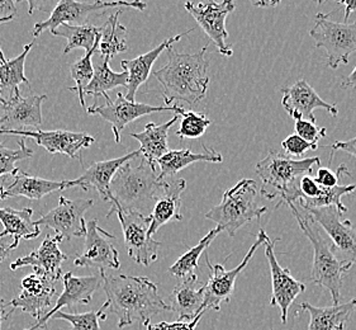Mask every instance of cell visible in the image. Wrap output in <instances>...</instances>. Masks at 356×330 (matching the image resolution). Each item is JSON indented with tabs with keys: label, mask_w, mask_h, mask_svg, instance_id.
I'll list each match as a JSON object with an SVG mask.
<instances>
[{
	"label": "cell",
	"mask_w": 356,
	"mask_h": 330,
	"mask_svg": "<svg viewBox=\"0 0 356 330\" xmlns=\"http://www.w3.org/2000/svg\"><path fill=\"white\" fill-rule=\"evenodd\" d=\"M102 285V277L99 276H86L75 277L74 273L67 272L64 276V291L58 296L56 305L49 310V313L26 330L44 329L51 317L63 308H72L74 305H86L92 302L93 294L97 288Z\"/></svg>",
	"instance_id": "obj_21"
},
{
	"label": "cell",
	"mask_w": 356,
	"mask_h": 330,
	"mask_svg": "<svg viewBox=\"0 0 356 330\" xmlns=\"http://www.w3.org/2000/svg\"><path fill=\"white\" fill-rule=\"evenodd\" d=\"M341 86L342 88H346V89H348V88L356 89V66L355 69L350 72L348 77H345V78L342 79Z\"/></svg>",
	"instance_id": "obj_49"
},
{
	"label": "cell",
	"mask_w": 356,
	"mask_h": 330,
	"mask_svg": "<svg viewBox=\"0 0 356 330\" xmlns=\"http://www.w3.org/2000/svg\"><path fill=\"white\" fill-rule=\"evenodd\" d=\"M47 95L21 94L3 106L4 115L0 117V135L8 131H24L26 127H38L42 125V103Z\"/></svg>",
	"instance_id": "obj_22"
},
{
	"label": "cell",
	"mask_w": 356,
	"mask_h": 330,
	"mask_svg": "<svg viewBox=\"0 0 356 330\" xmlns=\"http://www.w3.org/2000/svg\"><path fill=\"white\" fill-rule=\"evenodd\" d=\"M31 42L23 47L21 55L17 58L7 60L4 64H0V104L6 106L8 102L19 95V86L29 84V80L24 75L26 58L31 49L33 47Z\"/></svg>",
	"instance_id": "obj_32"
},
{
	"label": "cell",
	"mask_w": 356,
	"mask_h": 330,
	"mask_svg": "<svg viewBox=\"0 0 356 330\" xmlns=\"http://www.w3.org/2000/svg\"><path fill=\"white\" fill-rule=\"evenodd\" d=\"M266 237H268V234L265 233V230H259L257 242L251 245V248L246 253L243 262L236 268L229 269V271H227L222 265H212L206 254V263L208 268L211 269V274H209L208 282L204 285V302L202 306L203 314H206L208 310L220 311L222 304H228L231 301L234 292H235L236 280H237L238 274H241L245 271V268L248 267L250 260L257 253L259 246L264 245Z\"/></svg>",
	"instance_id": "obj_9"
},
{
	"label": "cell",
	"mask_w": 356,
	"mask_h": 330,
	"mask_svg": "<svg viewBox=\"0 0 356 330\" xmlns=\"http://www.w3.org/2000/svg\"><path fill=\"white\" fill-rule=\"evenodd\" d=\"M332 13H318L309 35L314 38L316 47L326 50L327 65L335 70L340 65L348 64L350 55L356 52V21L337 23L330 19Z\"/></svg>",
	"instance_id": "obj_7"
},
{
	"label": "cell",
	"mask_w": 356,
	"mask_h": 330,
	"mask_svg": "<svg viewBox=\"0 0 356 330\" xmlns=\"http://www.w3.org/2000/svg\"><path fill=\"white\" fill-rule=\"evenodd\" d=\"M314 223L327 233L337 258L348 268L356 265V229L349 220H342L335 207L305 210Z\"/></svg>",
	"instance_id": "obj_11"
},
{
	"label": "cell",
	"mask_w": 356,
	"mask_h": 330,
	"mask_svg": "<svg viewBox=\"0 0 356 330\" xmlns=\"http://www.w3.org/2000/svg\"><path fill=\"white\" fill-rule=\"evenodd\" d=\"M57 319L72 324V330H100L98 311H89L83 314H69L60 310L51 317V320H57Z\"/></svg>",
	"instance_id": "obj_41"
},
{
	"label": "cell",
	"mask_w": 356,
	"mask_h": 330,
	"mask_svg": "<svg viewBox=\"0 0 356 330\" xmlns=\"http://www.w3.org/2000/svg\"><path fill=\"white\" fill-rule=\"evenodd\" d=\"M265 256L270 267L271 274V300L270 306H278L280 309L282 323L288 322V313L294 300L306 291V285L296 280L288 268L280 266L275 257L274 243L268 237L264 242Z\"/></svg>",
	"instance_id": "obj_16"
},
{
	"label": "cell",
	"mask_w": 356,
	"mask_h": 330,
	"mask_svg": "<svg viewBox=\"0 0 356 330\" xmlns=\"http://www.w3.org/2000/svg\"><path fill=\"white\" fill-rule=\"evenodd\" d=\"M356 189V184L350 186H336L334 188H323L321 187V192L317 198L312 201L298 202L303 210L308 208H326L335 207L340 215L348 212V207L342 203V196L351 194Z\"/></svg>",
	"instance_id": "obj_37"
},
{
	"label": "cell",
	"mask_w": 356,
	"mask_h": 330,
	"mask_svg": "<svg viewBox=\"0 0 356 330\" xmlns=\"http://www.w3.org/2000/svg\"><path fill=\"white\" fill-rule=\"evenodd\" d=\"M3 135L10 136L29 137L36 141L37 145L51 154H63L69 158L79 159L81 162L80 151L94 144V137L86 132H72V131H8Z\"/></svg>",
	"instance_id": "obj_18"
},
{
	"label": "cell",
	"mask_w": 356,
	"mask_h": 330,
	"mask_svg": "<svg viewBox=\"0 0 356 330\" xmlns=\"http://www.w3.org/2000/svg\"><path fill=\"white\" fill-rule=\"evenodd\" d=\"M222 233L221 228L212 229L206 237L200 240L198 244L191 248L189 251L184 253L180 258L169 268V274L172 277H177L180 280H188L193 277H198L197 269L200 263V256L207 251V248L213 243L214 239L218 237Z\"/></svg>",
	"instance_id": "obj_36"
},
{
	"label": "cell",
	"mask_w": 356,
	"mask_h": 330,
	"mask_svg": "<svg viewBox=\"0 0 356 330\" xmlns=\"http://www.w3.org/2000/svg\"><path fill=\"white\" fill-rule=\"evenodd\" d=\"M97 50L98 49L86 52V55L83 58L78 60V61H75L70 66V75H72V79L75 80L76 86H70L69 91L78 94L80 104L84 108H86L84 91L93 79L94 66L93 63H92V58H93V55L97 52Z\"/></svg>",
	"instance_id": "obj_38"
},
{
	"label": "cell",
	"mask_w": 356,
	"mask_h": 330,
	"mask_svg": "<svg viewBox=\"0 0 356 330\" xmlns=\"http://www.w3.org/2000/svg\"><path fill=\"white\" fill-rule=\"evenodd\" d=\"M279 1H259V3H254L255 7H274L278 6Z\"/></svg>",
	"instance_id": "obj_52"
},
{
	"label": "cell",
	"mask_w": 356,
	"mask_h": 330,
	"mask_svg": "<svg viewBox=\"0 0 356 330\" xmlns=\"http://www.w3.org/2000/svg\"><path fill=\"white\" fill-rule=\"evenodd\" d=\"M137 157H140L138 150L129 152L121 158L111 159L104 162H94L89 165L86 173L81 177H79L78 180H67V188L80 187L83 191H89L90 188H94L99 194L103 201L112 203L113 198L111 194V184L115 173L122 165L129 163Z\"/></svg>",
	"instance_id": "obj_23"
},
{
	"label": "cell",
	"mask_w": 356,
	"mask_h": 330,
	"mask_svg": "<svg viewBox=\"0 0 356 330\" xmlns=\"http://www.w3.org/2000/svg\"><path fill=\"white\" fill-rule=\"evenodd\" d=\"M93 200H69L64 196H60L56 207L41 216L36 223L38 226L44 225L54 230L57 237H63V240L86 237V221L84 215L89 208L93 207Z\"/></svg>",
	"instance_id": "obj_14"
},
{
	"label": "cell",
	"mask_w": 356,
	"mask_h": 330,
	"mask_svg": "<svg viewBox=\"0 0 356 330\" xmlns=\"http://www.w3.org/2000/svg\"><path fill=\"white\" fill-rule=\"evenodd\" d=\"M178 120L179 116H174L170 121L161 125L147 123L143 132H131V136L140 143V155H143L149 164L157 166V160L169 151V131Z\"/></svg>",
	"instance_id": "obj_28"
},
{
	"label": "cell",
	"mask_w": 356,
	"mask_h": 330,
	"mask_svg": "<svg viewBox=\"0 0 356 330\" xmlns=\"http://www.w3.org/2000/svg\"><path fill=\"white\" fill-rule=\"evenodd\" d=\"M0 286H1V281H0ZM6 308L7 306L4 305V300L0 297V330H1V323L8 319Z\"/></svg>",
	"instance_id": "obj_51"
},
{
	"label": "cell",
	"mask_w": 356,
	"mask_h": 330,
	"mask_svg": "<svg viewBox=\"0 0 356 330\" xmlns=\"http://www.w3.org/2000/svg\"><path fill=\"white\" fill-rule=\"evenodd\" d=\"M131 7L137 10H143L147 7L146 3L141 1H94V3H81L74 0H61L58 1L51 12L50 18L46 21L38 22L33 27V37H38L44 31L52 32L61 24L70 26H84L89 19L104 15L111 8Z\"/></svg>",
	"instance_id": "obj_8"
},
{
	"label": "cell",
	"mask_w": 356,
	"mask_h": 330,
	"mask_svg": "<svg viewBox=\"0 0 356 330\" xmlns=\"http://www.w3.org/2000/svg\"><path fill=\"white\" fill-rule=\"evenodd\" d=\"M288 206L300 225V230L314 246L311 281L314 282V285L326 288L332 296L334 305H339L341 301L343 274L349 271V268L337 258L331 244L321 235L320 226L314 223L308 214H300L294 203H289Z\"/></svg>",
	"instance_id": "obj_5"
},
{
	"label": "cell",
	"mask_w": 356,
	"mask_h": 330,
	"mask_svg": "<svg viewBox=\"0 0 356 330\" xmlns=\"http://www.w3.org/2000/svg\"><path fill=\"white\" fill-rule=\"evenodd\" d=\"M114 235L98 226V220L86 223V245L83 251L76 256L74 265L76 267L95 268L99 274L107 269H120V257L114 245L109 242Z\"/></svg>",
	"instance_id": "obj_15"
},
{
	"label": "cell",
	"mask_w": 356,
	"mask_h": 330,
	"mask_svg": "<svg viewBox=\"0 0 356 330\" xmlns=\"http://www.w3.org/2000/svg\"><path fill=\"white\" fill-rule=\"evenodd\" d=\"M204 302V285L198 277L183 280L170 296V309L178 314L179 322H192L197 316L204 315L202 306Z\"/></svg>",
	"instance_id": "obj_27"
},
{
	"label": "cell",
	"mask_w": 356,
	"mask_h": 330,
	"mask_svg": "<svg viewBox=\"0 0 356 330\" xmlns=\"http://www.w3.org/2000/svg\"><path fill=\"white\" fill-rule=\"evenodd\" d=\"M339 4H341L345 7V23H348V19H349L350 15L353 13V12H356V1H349V0H343V1H339Z\"/></svg>",
	"instance_id": "obj_50"
},
{
	"label": "cell",
	"mask_w": 356,
	"mask_h": 330,
	"mask_svg": "<svg viewBox=\"0 0 356 330\" xmlns=\"http://www.w3.org/2000/svg\"><path fill=\"white\" fill-rule=\"evenodd\" d=\"M7 60L4 58V54H3V51L0 49V64H4Z\"/></svg>",
	"instance_id": "obj_53"
},
{
	"label": "cell",
	"mask_w": 356,
	"mask_h": 330,
	"mask_svg": "<svg viewBox=\"0 0 356 330\" xmlns=\"http://www.w3.org/2000/svg\"><path fill=\"white\" fill-rule=\"evenodd\" d=\"M67 188V180H47L38 177H32L27 173L18 171L15 180L8 186L0 187V200H8L15 197H24L29 200H41L44 196L64 191Z\"/></svg>",
	"instance_id": "obj_26"
},
{
	"label": "cell",
	"mask_w": 356,
	"mask_h": 330,
	"mask_svg": "<svg viewBox=\"0 0 356 330\" xmlns=\"http://www.w3.org/2000/svg\"><path fill=\"white\" fill-rule=\"evenodd\" d=\"M314 165L320 166L321 159L294 160L280 151H269V154L255 165V172L260 177L263 187L260 194L266 200L279 197L278 205L296 203L300 200V182Z\"/></svg>",
	"instance_id": "obj_4"
},
{
	"label": "cell",
	"mask_w": 356,
	"mask_h": 330,
	"mask_svg": "<svg viewBox=\"0 0 356 330\" xmlns=\"http://www.w3.org/2000/svg\"><path fill=\"white\" fill-rule=\"evenodd\" d=\"M127 72H113L109 66V58H103V61L94 69L93 79L86 86L84 95H93V107H97L100 95H104L118 86H127Z\"/></svg>",
	"instance_id": "obj_35"
},
{
	"label": "cell",
	"mask_w": 356,
	"mask_h": 330,
	"mask_svg": "<svg viewBox=\"0 0 356 330\" xmlns=\"http://www.w3.org/2000/svg\"><path fill=\"white\" fill-rule=\"evenodd\" d=\"M294 129H296V135H298L300 139H303L309 144L318 145L317 143L320 141L321 139L326 136L325 127H320L316 123L306 121V120L296 121Z\"/></svg>",
	"instance_id": "obj_42"
},
{
	"label": "cell",
	"mask_w": 356,
	"mask_h": 330,
	"mask_svg": "<svg viewBox=\"0 0 356 330\" xmlns=\"http://www.w3.org/2000/svg\"><path fill=\"white\" fill-rule=\"evenodd\" d=\"M13 242H8L7 237H0V263H3L10 256V251H15Z\"/></svg>",
	"instance_id": "obj_48"
},
{
	"label": "cell",
	"mask_w": 356,
	"mask_h": 330,
	"mask_svg": "<svg viewBox=\"0 0 356 330\" xmlns=\"http://www.w3.org/2000/svg\"><path fill=\"white\" fill-rule=\"evenodd\" d=\"M186 12L200 24L207 36L214 43L217 50L223 56H232V47L226 43L228 32L226 29V19L228 15L235 10V1L225 0L221 3L207 1V3H193L184 4Z\"/></svg>",
	"instance_id": "obj_13"
},
{
	"label": "cell",
	"mask_w": 356,
	"mask_h": 330,
	"mask_svg": "<svg viewBox=\"0 0 356 330\" xmlns=\"http://www.w3.org/2000/svg\"><path fill=\"white\" fill-rule=\"evenodd\" d=\"M192 31L193 29H189L183 33H179L177 36L170 37V38L165 40L164 42L160 43L154 50L149 51L136 58L122 61V69L129 74V81L126 86L127 88V94H126L127 101L136 102V93H137L138 88L149 79L152 66L159 56L161 55V52L168 50L169 47H171L172 43L178 42L183 37L189 35Z\"/></svg>",
	"instance_id": "obj_25"
},
{
	"label": "cell",
	"mask_w": 356,
	"mask_h": 330,
	"mask_svg": "<svg viewBox=\"0 0 356 330\" xmlns=\"http://www.w3.org/2000/svg\"><path fill=\"white\" fill-rule=\"evenodd\" d=\"M168 64L152 72V75L164 88L166 106L172 102H186L189 106L204 100L209 86L206 60L208 46L195 54H179L172 47L168 49Z\"/></svg>",
	"instance_id": "obj_2"
},
{
	"label": "cell",
	"mask_w": 356,
	"mask_h": 330,
	"mask_svg": "<svg viewBox=\"0 0 356 330\" xmlns=\"http://www.w3.org/2000/svg\"><path fill=\"white\" fill-rule=\"evenodd\" d=\"M330 148L332 151H343L356 158V136L346 141H336L335 144L331 145Z\"/></svg>",
	"instance_id": "obj_47"
},
{
	"label": "cell",
	"mask_w": 356,
	"mask_h": 330,
	"mask_svg": "<svg viewBox=\"0 0 356 330\" xmlns=\"http://www.w3.org/2000/svg\"><path fill=\"white\" fill-rule=\"evenodd\" d=\"M33 210L23 208L15 210L12 207H0V223L4 230L0 233V237H13V248L19 245L22 239L32 240L40 237L41 229L36 221L32 220Z\"/></svg>",
	"instance_id": "obj_31"
},
{
	"label": "cell",
	"mask_w": 356,
	"mask_h": 330,
	"mask_svg": "<svg viewBox=\"0 0 356 330\" xmlns=\"http://www.w3.org/2000/svg\"><path fill=\"white\" fill-rule=\"evenodd\" d=\"M122 10L115 12L108 17L106 23L100 27L99 50L103 58H111L117 54L126 52L129 46L126 42L127 38V29L120 22V15Z\"/></svg>",
	"instance_id": "obj_33"
},
{
	"label": "cell",
	"mask_w": 356,
	"mask_h": 330,
	"mask_svg": "<svg viewBox=\"0 0 356 330\" xmlns=\"http://www.w3.org/2000/svg\"><path fill=\"white\" fill-rule=\"evenodd\" d=\"M55 294L56 282L33 272L22 280L21 292L8 304L10 311L7 317L15 309H21L38 322L49 313Z\"/></svg>",
	"instance_id": "obj_17"
},
{
	"label": "cell",
	"mask_w": 356,
	"mask_h": 330,
	"mask_svg": "<svg viewBox=\"0 0 356 330\" xmlns=\"http://www.w3.org/2000/svg\"><path fill=\"white\" fill-rule=\"evenodd\" d=\"M181 117L180 127L177 131V135L180 139H200L206 134L207 129L211 125V120L204 113L186 111Z\"/></svg>",
	"instance_id": "obj_40"
},
{
	"label": "cell",
	"mask_w": 356,
	"mask_h": 330,
	"mask_svg": "<svg viewBox=\"0 0 356 330\" xmlns=\"http://www.w3.org/2000/svg\"><path fill=\"white\" fill-rule=\"evenodd\" d=\"M356 308V299L327 308H317L309 302H302L300 309L309 315L307 330H345Z\"/></svg>",
	"instance_id": "obj_29"
},
{
	"label": "cell",
	"mask_w": 356,
	"mask_h": 330,
	"mask_svg": "<svg viewBox=\"0 0 356 330\" xmlns=\"http://www.w3.org/2000/svg\"><path fill=\"white\" fill-rule=\"evenodd\" d=\"M18 145H19L18 149L12 150L6 148L3 145V141H0V177H6L9 174L15 177L17 172L19 171L15 166L17 162L31 158L33 155V150L26 146L23 137L19 140Z\"/></svg>",
	"instance_id": "obj_39"
},
{
	"label": "cell",
	"mask_w": 356,
	"mask_h": 330,
	"mask_svg": "<svg viewBox=\"0 0 356 330\" xmlns=\"http://www.w3.org/2000/svg\"><path fill=\"white\" fill-rule=\"evenodd\" d=\"M106 98V104L97 106V107L86 108L89 115H99L103 120L112 125L115 143H121L122 129H124L129 123H134L143 116L156 113V112H175L178 116L186 113V109L178 104L172 106H151L146 103L131 102L126 100L123 94L117 92V101L112 102L108 94L103 95Z\"/></svg>",
	"instance_id": "obj_10"
},
{
	"label": "cell",
	"mask_w": 356,
	"mask_h": 330,
	"mask_svg": "<svg viewBox=\"0 0 356 330\" xmlns=\"http://www.w3.org/2000/svg\"><path fill=\"white\" fill-rule=\"evenodd\" d=\"M271 330H274V329H271Z\"/></svg>",
	"instance_id": "obj_54"
},
{
	"label": "cell",
	"mask_w": 356,
	"mask_h": 330,
	"mask_svg": "<svg viewBox=\"0 0 356 330\" xmlns=\"http://www.w3.org/2000/svg\"><path fill=\"white\" fill-rule=\"evenodd\" d=\"M164 180H159L156 166L141 159L140 164L126 163L122 165L114 175L111 184L113 201L107 217L115 211L140 212L145 216L152 211L157 198L163 194Z\"/></svg>",
	"instance_id": "obj_3"
},
{
	"label": "cell",
	"mask_w": 356,
	"mask_h": 330,
	"mask_svg": "<svg viewBox=\"0 0 356 330\" xmlns=\"http://www.w3.org/2000/svg\"><path fill=\"white\" fill-rule=\"evenodd\" d=\"M282 92V106L286 113L292 117L294 123L306 120L316 123L314 112L317 108H323L332 117L339 115V109L335 104L323 101L306 79L296 81L293 86L285 88Z\"/></svg>",
	"instance_id": "obj_19"
},
{
	"label": "cell",
	"mask_w": 356,
	"mask_h": 330,
	"mask_svg": "<svg viewBox=\"0 0 356 330\" xmlns=\"http://www.w3.org/2000/svg\"><path fill=\"white\" fill-rule=\"evenodd\" d=\"M202 152H194L189 149H180V150H169L164 157L157 160L156 164L160 166L159 180H164L172 178L177 173L186 169V166L198 163V162H207V163H222L223 157L218 151L212 148H208L206 145H202Z\"/></svg>",
	"instance_id": "obj_30"
},
{
	"label": "cell",
	"mask_w": 356,
	"mask_h": 330,
	"mask_svg": "<svg viewBox=\"0 0 356 330\" xmlns=\"http://www.w3.org/2000/svg\"><path fill=\"white\" fill-rule=\"evenodd\" d=\"M61 242H64L63 237H51L47 234L37 249L15 260L10 265V269L17 271L23 267H32L35 273L57 282L63 273V263L69 259L58 248Z\"/></svg>",
	"instance_id": "obj_20"
},
{
	"label": "cell",
	"mask_w": 356,
	"mask_h": 330,
	"mask_svg": "<svg viewBox=\"0 0 356 330\" xmlns=\"http://www.w3.org/2000/svg\"><path fill=\"white\" fill-rule=\"evenodd\" d=\"M186 182L183 178H168L164 180L163 194L157 198L155 206L152 208L150 215L151 237L156 234L157 230L169 221H181L183 215L180 214L181 207V194L186 189Z\"/></svg>",
	"instance_id": "obj_24"
},
{
	"label": "cell",
	"mask_w": 356,
	"mask_h": 330,
	"mask_svg": "<svg viewBox=\"0 0 356 330\" xmlns=\"http://www.w3.org/2000/svg\"><path fill=\"white\" fill-rule=\"evenodd\" d=\"M257 194L259 188L255 180H241L223 194L221 203L211 208L206 219L217 223L229 237H235L243 225L260 220L266 212V207L257 205Z\"/></svg>",
	"instance_id": "obj_6"
},
{
	"label": "cell",
	"mask_w": 356,
	"mask_h": 330,
	"mask_svg": "<svg viewBox=\"0 0 356 330\" xmlns=\"http://www.w3.org/2000/svg\"><path fill=\"white\" fill-rule=\"evenodd\" d=\"M51 33L54 36L64 37L67 40L64 54H69L74 49H84L86 52H89L99 47L100 27L93 24H84V26L61 24L60 27L54 29Z\"/></svg>",
	"instance_id": "obj_34"
},
{
	"label": "cell",
	"mask_w": 356,
	"mask_h": 330,
	"mask_svg": "<svg viewBox=\"0 0 356 330\" xmlns=\"http://www.w3.org/2000/svg\"><path fill=\"white\" fill-rule=\"evenodd\" d=\"M100 277L107 301L98 311L99 319L106 320L107 315L113 314L118 317L120 329L134 324L147 325L154 316L171 310L170 305L159 294L156 283L147 277L108 276L106 273Z\"/></svg>",
	"instance_id": "obj_1"
},
{
	"label": "cell",
	"mask_w": 356,
	"mask_h": 330,
	"mask_svg": "<svg viewBox=\"0 0 356 330\" xmlns=\"http://www.w3.org/2000/svg\"><path fill=\"white\" fill-rule=\"evenodd\" d=\"M343 173L351 177L349 169L343 164L340 165L336 172H332L328 168L321 166L320 169L317 171L314 180H316L317 184H320L323 188H334V187L339 186V180H340V177L343 175Z\"/></svg>",
	"instance_id": "obj_44"
},
{
	"label": "cell",
	"mask_w": 356,
	"mask_h": 330,
	"mask_svg": "<svg viewBox=\"0 0 356 330\" xmlns=\"http://www.w3.org/2000/svg\"><path fill=\"white\" fill-rule=\"evenodd\" d=\"M202 316H197L192 322H174V323H166L161 322L157 324H147L146 330H195L197 325L200 324Z\"/></svg>",
	"instance_id": "obj_45"
},
{
	"label": "cell",
	"mask_w": 356,
	"mask_h": 330,
	"mask_svg": "<svg viewBox=\"0 0 356 330\" xmlns=\"http://www.w3.org/2000/svg\"><path fill=\"white\" fill-rule=\"evenodd\" d=\"M282 148L288 157H302L306 154L307 151L317 150L318 145L309 144L303 139H300L298 135L293 134L283 140Z\"/></svg>",
	"instance_id": "obj_43"
},
{
	"label": "cell",
	"mask_w": 356,
	"mask_h": 330,
	"mask_svg": "<svg viewBox=\"0 0 356 330\" xmlns=\"http://www.w3.org/2000/svg\"><path fill=\"white\" fill-rule=\"evenodd\" d=\"M17 15V7L13 0H0V24L13 21Z\"/></svg>",
	"instance_id": "obj_46"
},
{
	"label": "cell",
	"mask_w": 356,
	"mask_h": 330,
	"mask_svg": "<svg viewBox=\"0 0 356 330\" xmlns=\"http://www.w3.org/2000/svg\"><path fill=\"white\" fill-rule=\"evenodd\" d=\"M121 223L124 245L129 256L141 266L149 267L157 259L161 243L149 234L150 217L140 212L115 211Z\"/></svg>",
	"instance_id": "obj_12"
}]
</instances>
